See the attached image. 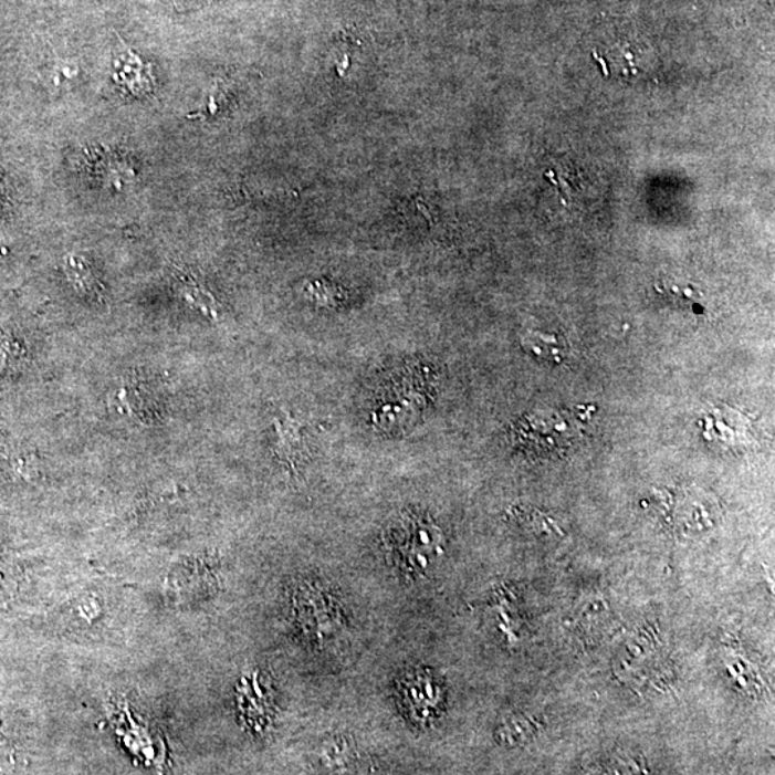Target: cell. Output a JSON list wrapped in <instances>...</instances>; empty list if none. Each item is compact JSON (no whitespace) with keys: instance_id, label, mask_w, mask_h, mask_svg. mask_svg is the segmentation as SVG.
Returning <instances> with one entry per match:
<instances>
[{"instance_id":"obj_1","label":"cell","mask_w":775,"mask_h":775,"mask_svg":"<svg viewBox=\"0 0 775 775\" xmlns=\"http://www.w3.org/2000/svg\"><path fill=\"white\" fill-rule=\"evenodd\" d=\"M523 342L526 349L538 356V358L551 360V363L555 364H561L566 358L567 346L565 341L558 338L555 334L528 332Z\"/></svg>"},{"instance_id":"obj_2","label":"cell","mask_w":775,"mask_h":775,"mask_svg":"<svg viewBox=\"0 0 775 775\" xmlns=\"http://www.w3.org/2000/svg\"><path fill=\"white\" fill-rule=\"evenodd\" d=\"M203 2L205 0H170L172 8H175L177 12L191 11V9L199 8Z\"/></svg>"}]
</instances>
